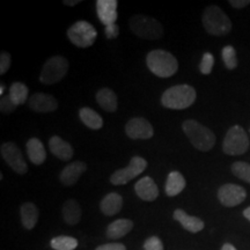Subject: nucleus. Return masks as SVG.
Returning <instances> with one entry per match:
<instances>
[{
  "instance_id": "obj_1",
  "label": "nucleus",
  "mask_w": 250,
  "mask_h": 250,
  "mask_svg": "<svg viewBox=\"0 0 250 250\" xmlns=\"http://www.w3.org/2000/svg\"><path fill=\"white\" fill-rule=\"evenodd\" d=\"M196 98L197 94L193 87L189 85H177L165 90L161 96V103L168 109L181 110L192 105Z\"/></svg>"
},
{
  "instance_id": "obj_2",
  "label": "nucleus",
  "mask_w": 250,
  "mask_h": 250,
  "mask_svg": "<svg viewBox=\"0 0 250 250\" xmlns=\"http://www.w3.org/2000/svg\"><path fill=\"white\" fill-rule=\"evenodd\" d=\"M149 71L156 77L169 78L179 70V62L170 52L166 50H153L146 57Z\"/></svg>"
},
{
  "instance_id": "obj_3",
  "label": "nucleus",
  "mask_w": 250,
  "mask_h": 250,
  "mask_svg": "<svg viewBox=\"0 0 250 250\" xmlns=\"http://www.w3.org/2000/svg\"><path fill=\"white\" fill-rule=\"evenodd\" d=\"M182 129L192 145L199 151L208 152L215 145V134L213 131L195 120L184 122Z\"/></svg>"
},
{
  "instance_id": "obj_4",
  "label": "nucleus",
  "mask_w": 250,
  "mask_h": 250,
  "mask_svg": "<svg viewBox=\"0 0 250 250\" xmlns=\"http://www.w3.org/2000/svg\"><path fill=\"white\" fill-rule=\"evenodd\" d=\"M203 26L210 35L224 36L232 30V22L218 6H208L203 13Z\"/></svg>"
},
{
  "instance_id": "obj_5",
  "label": "nucleus",
  "mask_w": 250,
  "mask_h": 250,
  "mask_svg": "<svg viewBox=\"0 0 250 250\" xmlns=\"http://www.w3.org/2000/svg\"><path fill=\"white\" fill-rule=\"evenodd\" d=\"M129 27L136 36L144 40H159L164 36V26L155 19L137 14L129 20Z\"/></svg>"
},
{
  "instance_id": "obj_6",
  "label": "nucleus",
  "mask_w": 250,
  "mask_h": 250,
  "mask_svg": "<svg viewBox=\"0 0 250 250\" xmlns=\"http://www.w3.org/2000/svg\"><path fill=\"white\" fill-rule=\"evenodd\" d=\"M68 61L62 56H52L44 62L41 72L40 80L44 85H54L66 76L68 71Z\"/></svg>"
},
{
  "instance_id": "obj_7",
  "label": "nucleus",
  "mask_w": 250,
  "mask_h": 250,
  "mask_svg": "<svg viewBox=\"0 0 250 250\" xmlns=\"http://www.w3.org/2000/svg\"><path fill=\"white\" fill-rule=\"evenodd\" d=\"M249 148L248 134L240 125H234L227 131L223 143V151L228 155H241Z\"/></svg>"
},
{
  "instance_id": "obj_8",
  "label": "nucleus",
  "mask_w": 250,
  "mask_h": 250,
  "mask_svg": "<svg viewBox=\"0 0 250 250\" xmlns=\"http://www.w3.org/2000/svg\"><path fill=\"white\" fill-rule=\"evenodd\" d=\"M96 36V29L87 21H77L67 29L68 40L79 48H88L93 45Z\"/></svg>"
},
{
  "instance_id": "obj_9",
  "label": "nucleus",
  "mask_w": 250,
  "mask_h": 250,
  "mask_svg": "<svg viewBox=\"0 0 250 250\" xmlns=\"http://www.w3.org/2000/svg\"><path fill=\"white\" fill-rule=\"evenodd\" d=\"M146 167H147V161L142 156H133L127 167L114 171L110 176V182L114 186H123L129 183L131 180L142 174Z\"/></svg>"
},
{
  "instance_id": "obj_10",
  "label": "nucleus",
  "mask_w": 250,
  "mask_h": 250,
  "mask_svg": "<svg viewBox=\"0 0 250 250\" xmlns=\"http://www.w3.org/2000/svg\"><path fill=\"white\" fill-rule=\"evenodd\" d=\"M0 154L6 164L13 169L15 173L24 175L28 171L27 162L24 161L22 152L14 143H4L0 148Z\"/></svg>"
},
{
  "instance_id": "obj_11",
  "label": "nucleus",
  "mask_w": 250,
  "mask_h": 250,
  "mask_svg": "<svg viewBox=\"0 0 250 250\" xmlns=\"http://www.w3.org/2000/svg\"><path fill=\"white\" fill-rule=\"evenodd\" d=\"M247 197V191L245 188L237 184L228 183L224 184L218 190V198L221 204L227 208H234V206L240 205L245 202Z\"/></svg>"
},
{
  "instance_id": "obj_12",
  "label": "nucleus",
  "mask_w": 250,
  "mask_h": 250,
  "mask_svg": "<svg viewBox=\"0 0 250 250\" xmlns=\"http://www.w3.org/2000/svg\"><path fill=\"white\" fill-rule=\"evenodd\" d=\"M125 132L131 139H149L154 134L152 124L144 117L131 118L125 125Z\"/></svg>"
},
{
  "instance_id": "obj_13",
  "label": "nucleus",
  "mask_w": 250,
  "mask_h": 250,
  "mask_svg": "<svg viewBox=\"0 0 250 250\" xmlns=\"http://www.w3.org/2000/svg\"><path fill=\"white\" fill-rule=\"evenodd\" d=\"M28 105L36 112H52L58 108V102L52 95L45 93H35L29 98Z\"/></svg>"
},
{
  "instance_id": "obj_14",
  "label": "nucleus",
  "mask_w": 250,
  "mask_h": 250,
  "mask_svg": "<svg viewBox=\"0 0 250 250\" xmlns=\"http://www.w3.org/2000/svg\"><path fill=\"white\" fill-rule=\"evenodd\" d=\"M117 0H98L96 1V12L100 21L105 27L116 22L117 20Z\"/></svg>"
},
{
  "instance_id": "obj_15",
  "label": "nucleus",
  "mask_w": 250,
  "mask_h": 250,
  "mask_svg": "<svg viewBox=\"0 0 250 250\" xmlns=\"http://www.w3.org/2000/svg\"><path fill=\"white\" fill-rule=\"evenodd\" d=\"M87 170V165L83 161H74L67 165L64 169L62 170L61 175H59V180L66 187L74 186L78 181H79L80 176Z\"/></svg>"
},
{
  "instance_id": "obj_16",
  "label": "nucleus",
  "mask_w": 250,
  "mask_h": 250,
  "mask_svg": "<svg viewBox=\"0 0 250 250\" xmlns=\"http://www.w3.org/2000/svg\"><path fill=\"white\" fill-rule=\"evenodd\" d=\"M134 191L140 199L146 202H153L159 197V188L149 176L139 180L134 186Z\"/></svg>"
},
{
  "instance_id": "obj_17",
  "label": "nucleus",
  "mask_w": 250,
  "mask_h": 250,
  "mask_svg": "<svg viewBox=\"0 0 250 250\" xmlns=\"http://www.w3.org/2000/svg\"><path fill=\"white\" fill-rule=\"evenodd\" d=\"M173 217L175 220L179 221V223L182 225L184 229H187L188 232L198 233L203 230V228L205 226L204 221H203L201 218L189 215L186 211L181 210V208H177V210L174 211Z\"/></svg>"
},
{
  "instance_id": "obj_18",
  "label": "nucleus",
  "mask_w": 250,
  "mask_h": 250,
  "mask_svg": "<svg viewBox=\"0 0 250 250\" xmlns=\"http://www.w3.org/2000/svg\"><path fill=\"white\" fill-rule=\"evenodd\" d=\"M49 148L56 158L59 160L68 161L73 156V148L67 142L58 136L51 137L49 140Z\"/></svg>"
},
{
  "instance_id": "obj_19",
  "label": "nucleus",
  "mask_w": 250,
  "mask_h": 250,
  "mask_svg": "<svg viewBox=\"0 0 250 250\" xmlns=\"http://www.w3.org/2000/svg\"><path fill=\"white\" fill-rule=\"evenodd\" d=\"M122 206H123V198L120 193L110 192L103 197L101 204H100V208H101L103 214L111 217L122 210Z\"/></svg>"
},
{
  "instance_id": "obj_20",
  "label": "nucleus",
  "mask_w": 250,
  "mask_h": 250,
  "mask_svg": "<svg viewBox=\"0 0 250 250\" xmlns=\"http://www.w3.org/2000/svg\"><path fill=\"white\" fill-rule=\"evenodd\" d=\"M27 154L34 165H42L46 159V152L42 142L37 138H31L27 142Z\"/></svg>"
},
{
  "instance_id": "obj_21",
  "label": "nucleus",
  "mask_w": 250,
  "mask_h": 250,
  "mask_svg": "<svg viewBox=\"0 0 250 250\" xmlns=\"http://www.w3.org/2000/svg\"><path fill=\"white\" fill-rule=\"evenodd\" d=\"M62 213L65 223L70 226H76L81 219V208L79 203L74 199H68L62 205Z\"/></svg>"
},
{
  "instance_id": "obj_22",
  "label": "nucleus",
  "mask_w": 250,
  "mask_h": 250,
  "mask_svg": "<svg viewBox=\"0 0 250 250\" xmlns=\"http://www.w3.org/2000/svg\"><path fill=\"white\" fill-rule=\"evenodd\" d=\"M133 228V221L130 219H118L107 227V236L109 239H121L130 233Z\"/></svg>"
},
{
  "instance_id": "obj_23",
  "label": "nucleus",
  "mask_w": 250,
  "mask_h": 250,
  "mask_svg": "<svg viewBox=\"0 0 250 250\" xmlns=\"http://www.w3.org/2000/svg\"><path fill=\"white\" fill-rule=\"evenodd\" d=\"M20 215L23 227L27 229H33L39 221L40 211L33 203H24L20 208Z\"/></svg>"
},
{
  "instance_id": "obj_24",
  "label": "nucleus",
  "mask_w": 250,
  "mask_h": 250,
  "mask_svg": "<svg viewBox=\"0 0 250 250\" xmlns=\"http://www.w3.org/2000/svg\"><path fill=\"white\" fill-rule=\"evenodd\" d=\"M96 102L99 103L103 110L108 112H115L117 110L118 102L116 94L114 93V90L107 88V87L101 88L96 94Z\"/></svg>"
},
{
  "instance_id": "obj_25",
  "label": "nucleus",
  "mask_w": 250,
  "mask_h": 250,
  "mask_svg": "<svg viewBox=\"0 0 250 250\" xmlns=\"http://www.w3.org/2000/svg\"><path fill=\"white\" fill-rule=\"evenodd\" d=\"M186 186L187 182L183 175L179 171H171L168 175L167 182H166V193L169 197L177 196L183 191Z\"/></svg>"
},
{
  "instance_id": "obj_26",
  "label": "nucleus",
  "mask_w": 250,
  "mask_h": 250,
  "mask_svg": "<svg viewBox=\"0 0 250 250\" xmlns=\"http://www.w3.org/2000/svg\"><path fill=\"white\" fill-rule=\"evenodd\" d=\"M79 117L83 121V123L88 126L89 129L93 130H100L103 126V120L102 117L93 109L88 107L81 108L79 111Z\"/></svg>"
},
{
  "instance_id": "obj_27",
  "label": "nucleus",
  "mask_w": 250,
  "mask_h": 250,
  "mask_svg": "<svg viewBox=\"0 0 250 250\" xmlns=\"http://www.w3.org/2000/svg\"><path fill=\"white\" fill-rule=\"evenodd\" d=\"M28 94H29V89L28 87L22 83H12L11 88H9V94L11 99L17 105L23 104L27 101Z\"/></svg>"
},
{
  "instance_id": "obj_28",
  "label": "nucleus",
  "mask_w": 250,
  "mask_h": 250,
  "mask_svg": "<svg viewBox=\"0 0 250 250\" xmlns=\"http://www.w3.org/2000/svg\"><path fill=\"white\" fill-rule=\"evenodd\" d=\"M52 249L55 250H74L78 247L77 239L72 236H56L50 242Z\"/></svg>"
},
{
  "instance_id": "obj_29",
  "label": "nucleus",
  "mask_w": 250,
  "mask_h": 250,
  "mask_svg": "<svg viewBox=\"0 0 250 250\" xmlns=\"http://www.w3.org/2000/svg\"><path fill=\"white\" fill-rule=\"evenodd\" d=\"M232 173L237 179L250 183V165L243 161L234 162L232 165Z\"/></svg>"
},
{
  "instance_id": "obj_30",
  "label": "nucleus",
  "mask_w": 250,
  "mask_h": 250,
  "mask_svg": "<svg viewBox=\"0 0 250 250\" xmlns=\"http://www.w3.org/2000/svg\"><path fill=\"white\" fill-rule=\"evenodd\" d=\"M221 56H223L225 66H226L228 70H234V68H236L237 66L236 51L232 45L225 46L223 49V52H221Z\"/></svg>"
},
{
  "instance_id": "obj_31",
  "label": "nucleus",
  "mask_w": 250,
  "mask_h": 250,
  "mask_svg": "<svg viewBox=\"0 0 250 250\" xmlns=\"http://www.w3.org/2000/svg\"><path fill=\"white\" fill-rule=\"evenodd\" d=\"M214 65V57L210 52H205L199 64V70L203 74H210Z\"/></svg>"
},
{
  "instance_id": "obj_32",
  "label": "nucleus",
  "mask_w": 250,
  "mask_h": 250,
  "mask_svg": "<svg viewBox=\"0 0 250 250\" xmlns=\"http://www.w3.org/2000/svg\"><path fill=\"white\" fill-rule=\"evenodd\" d=\"M18 105L13 102V100L11 99L9 95H4L0 99V111L2 114H12L15 109H17Z\"/></svg>"
},
{
  "instance_id": "obj_33",
  "label": "nucleus",
  "mask_w": 250,
  "mask_h": 250,
  "mask_svg": "<svg viewBox=\"0 0 250 250\" xmlns=\"http://www.w3.org/2000/svg\"><path fill=\"white\" fill-rule=\"evenodd\" d=\"M144 249L145 250H164L162 241L158 236H151L144 243Z\"/></svg>"
},
{
  "instance_id": "obj_34",
  "label": "nucleus",
  "mask_w": 250,
  "mask_h": 250,
  "mask_svg": "<svg viewBox=\"0 0 250 250\" xmlns=\"http://www.w3.org/2000/svg\"><path fill=\"white\" fill-rule=\"evenodd\" d=\"M11 64H12L11 55H9L8 52L2 51L1 55H0V74H1V76L9 70Z\"/></svg>"
},
{
  "instance_id": "obj_35",
  "label": "nucleus",
  "mask_w": 250,
  "mask_h": 250,
  "mask_svg": "<svg viewBox=\"0 0 250 250\" xmlns=\"http://www.w3.org/2000/svg\"><path fill=\"white\" fill-rule=\"evenodd\" d=\"M104 34H105V37L109 40L116 39V37L120 35V27H118L117 23L109 24V26L105 27Z\"/></svg>"
},
{
  "instance_id": "obj_36",
  "label": "nucleus",
  "mask_w": 250,
  "mask_h": 250,
  "mask_svg": "<svg viewBox=\"0 0 250 250\" xmlns=\"http://www.w3.org/2000/svg\"><path fill=\"white\" fill-rule=\"evenodd\" d=\"M95 250H126V247L123 243H105L96 247Z\"/></svg>"
},
{
  "instance_id": "obj_37",
  "label": "nucleus",
  "mask_w": 250,
  "mask_h": 250,
  "mask_svg": "<svg viewBox=\"0 0 250 250\" xmlns=\"http://www.w3.org/2000/svg\"><path fill=\"white\" fill-rule=\"evenodd\" d=\"M229 4L234 8H245L250 5V0H229Z\"/></svg>"
},
{
  "instance_id": "obj_38",
  "label": "nucleus",
  "mask_w": 250,
  "mask_h": 250,
  "mask_svg": "<svg viewBox=\"0 0 250 250\" xmlns=\"http://www.w3.org/2000/svg\"><path fill=\"white\" fill-rule=\"evenodd\" d=\"M79 2H81V0H64L62 4L66 6H76L77 4H79Z\"/></svg>"
},
{
  "instance_id": "obj_39",
  "label": "nucleus",
  "mask_w": 250,
  "mask_h": 250,
  "mask_svg": "<svg viewBox=\"0 0 250 250\" xmlns=\"http://www.w3.org/2000/svg\"><path fill=\"white\" fill-rule=\"evenodd\" d=\"M221 250H236V248L233 245H230V243H225Z\"/></svg>"
},
{
  "instance_id": "obj_40",
  "label": "nucleus",
  "mask_w": 250,
  "mask_h": 250,
  "mask_svg": "<svg viewBox=\"0 0 250 250\" xmlns=\"http://www.w3.org/2000/svg\"><path fill=\"white\" fill-rule=\"evenodd\" d=\"M243 215H245V217L250 221V206H249V208H247L245 211H243Z\"/></svg>"
},
{
  "instance_id": "obj_41",
  "label": "nucleus",
  "mask_w": 250,
  "mask_h": 250,
  "mask_svg": "<svg viewBox=\"0 0 250 250\" xmlns=\"http://www.w3.org/2000/svg\"><path fill=\"white\" fill-rule=\"evenodd\" d=\"M5 89H6V86L4 85V83H1V85H0V95L1 96H4Z\"/></svg>"
}]
</instances>
